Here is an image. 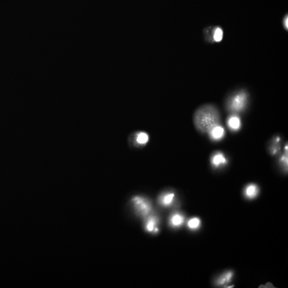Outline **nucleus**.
Listing matches in <instances>:
<instances>
[{
    "mask_svg": "<svg viewBox=\"0 0 288 288\" xmlns=\"http://www.w3.org/2000/svg\"><path fill=\"white\" fill-rule=\"evenodd\" d=\"M193 121L198 130L209 133L215 127L219 125L220 118L219 111L215 106L206 105L196 110Z\"/></svg>",
    "mask_w": 288,
    "mask_h": 288,
    "instance_id": "f257e3e1",
    "label": "nucleus"
},
{
    "mask_svg": "<svg viewBox=\"0 0 288 288\" xmlns=\"http://www.w3.org/2000/svg\"><path fill=\"white\" fill-rule=\"evenodd\" d=\"M248 98L247 93L244 91H241L235 94L229 98L227 103V107L229 111L233 113L242 111L247 104Z\"/></svg>",
    "mask_w": 288,
    "mask_h": 288,
    "instance_id": "f03ea898",
    "label": "nucleus"
},
{
    "mask_svg": "<svg viewBox=\"0 0 288 288\" xmlns=\"http://www.w3.org/2000/svg\"><path fill=\"white\" fill-rule=\"evenodd\" d=\"M133 201L137 209L142 215H147L151 210V206L148 201H145L143 198L136 196L133 199Z\"/></svg>",
    "mask_w": 288,
    "mask_h": 288,
    "instance_id": "7ed1b4c3",
    "label": "nucleus"
},
{
    "mask_svg": "<svg viewBox=\"0 0 288 288\" xmlns=\"http://www.w3.org/2000/svg\"><path fill=\"white\" fill-rule=\"evenodd\" d=\"M233 273L232 271H229L221 275L219 278L216 281V283L217 286H223L224 284H227L230 282L231 278H232Z\"/></svg>",
    "mask_w": 288,
    "mask_h": 288,
    "instance_id": "20e7f679",
    "label": "nucleus"
},
{
    "mask_svg": "<svg viewBox=\"0 0 288 288\" xmlns=\"http://www.w3.org/2000/svg\"><path fill=\"white\" fill-rule=\"evenodd\" d=\"M258 192V188L255 185L250 184L246 187L244 193L247 198L251 199L257 195Z\"/></svg>",
    "mask_w": 288,
    "mask_h": 288,
    "instance_id": "39448f33",
    "label": "nucleus"
},
{
    "mask_svg": "<svg viewBox=\"0 0 288 288\" xmlns=\"http://www.w3.org/2000/svg\"><path fill=\"white\" fill-rule=\"evenodd\" d=\"M209 133L214 139H219L224 136V129L220 125H217L212 129Z\"/></svg>",
    "mask_w": 288,
    "mask_h": 288,
    "instance_id": "423d86ee",
    "label": "nucleus"
},
{
    "mask_svg": "<svg viewBox=\"0 0 288 288\" xmlns=\"http://www.w3.org/2000/svg\"><path fill=\"white\" fill-rule=\"evenodd\" d=\"M184 221V218L178 213H176L171 217L170 222L171 226L173 227H179L182 225Z\"/></svg>",
    "mask_w": 288,
    "mask_h": 288,
    "instance_id": "0eeeda50",
    "label": "nucleus"
},
{
    "mask_svg": "<svg viewBox=\"0 0 288 288\" xmlns=\"http://www.w3.org/2000/svg\"><path fill=\"white\" fill-rule=\"evenodd\" d=\"M175 194L173 193H167L162 196L160 201L163 206H170L173 201Z\"/></svg>",
    "mask_w": 288,
    "mask_h": 288,
    "instance_id": "6e6552de",
    "label": "nucleus"
},
{
    "mask_svg": "<svg viewBox=\"0 0 288 288\" xmlns=\"http://www.w3.org/2000/svg\"><path fill=\"white\" fill-rule=\"evenodd\" d=\"M229 127L233 130H238L240 127V119L236 116H232L228 121Z\"/></svg>",
    "mask_w": 288,
    "mask_h": 288,
    "instance_id": "1a4fd4ad",
    "label": "nucleus"
},
{
    "mask_svg": "<svg viewBox=\"0 0 288 288\" xmlns=\"http://www.w3.org/2000/svg\"><path fill=\"white\" fill-rule=\"evenodd\" d=\"M149 136L147 133L145 132H139L136 135V140L137 143L139 145H145L148 142Z\"/></svg>",
    "mask_w": 288,
    "mask_h": 288,
    "instance_id": "9d476101",
    "label": "nucleus"
},
{
    "mask_svg": "<svg viewBox=\"0 0 288 288\" xmlns=\"http://www.w3.org/2000/svg\"><path fill=\"white\" fill-rule=\"evenodd\" d=\"M212 162L213 165L216 166V167H218L220 164H223L226 163V159L224 158V156H223V154L220 153H217L213 156Z\"/></svg>",
    "mask_w": 288,
    "mask_h": 288,
    "instance_id": "9b49d317",
    "label": "nucleus"
},
{
    "mask_svg": "<svg viewBox=\"0 0 288 288\" xmlns=\"http://www.w3.org/2000/svg\"><path fill=\"white\" fill-rule=\"evenodd\" d=\"M213 40L215 42H220L223 37V29L220 27H217L213 31Z\"/></svg>",
    "mask_w": 288,
    "mask_h": 288,
    "instance_id": "f8f14e48",
    "label": "nucleus"
},
{
    "mask_svg": "<svg viewBox=\"0 0 288 288\" xmlns=\"http://www.w3.org/2000/svg\"><path fill=\"white\" fill-rule=\"evenodd\" d=\"M188 226L190 229H196L200 227L201 225V220L198 218H193L188 221Z\"/></svg>",
    "mask_w": 288,
    "mask_h": 288,
    "instance_id": "ddd939ff",
    "label": "nucleus"
},
{
    "mask_svg": "<svg viewBox=\"0 0 288 288\" xmlns=\"http://www.w3.org/2000/svg\"><path fill=\"white\" fill-rule=\"evenodd\" d=\"M156 224V220L153 217H150L146 223V229L149 232H153Z\"/></svg>",
    "mask_w": 288,
    "mask_h": 288,
    "instance_id": "4468645a",
    "label": "nucleus"
},
{
    "mask_svg": "<svg viewBox=\"0 0 288 288\" xmlns=\"http://www.w3.org/2000/svg\"><path fill=\"white\" fill-rule=\"evenodd\" d=\"M284 27L287 29H288V17H287V16H286V17L285 18V19H284Z\"/></svg>",
    "mask_w": 288,
    "mask_h": 288,
    "instance_id": "2eb2a0df",
    "label": "nucleus"
}]
</instances>
